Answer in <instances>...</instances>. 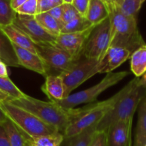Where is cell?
Returning a JSON list of instances; mask_svg holds the SVG:
<instances>
[{
	"label": "cell",
	"instance_id": "cell-1",
	"mask_svg": "<svg viewBox=\"0 0 146 146\" xmlns=\"http://www.w3.org/2000/svg\"><path fill=\"white\" fill-rule=\"evenodd\" d=\"M8 101L34 114L44 122L55 127L62 134L71 123L82 116L91 106V104L81 108L66 109L56 103L41 101L27 94L22 98Z\"/></svg>",
	"mask_w": 146,
	"mask_h": 146
},
{
	"label": "cell",
	"instance_id": "cell-2",
	"mask_svg": "<svg viewBox=\"0 0 146 146\" xmlns=\"http://www.w3.org/2000/svg\"><path fill=\"white\" fill-rule=\"evenodd\" d=\"M109 18L111 27L109 47H123L132 54L145 44L138 29L137 18L123 14L119 8L111 10Z\"/></svg>",
	"mask_w": 146,
	"mask_h": 146
},
{
	"label": "cell",
	"instance_id": "cell-3",
	"mask_svg": "<svg viewBox=\"0 0 146 146\" xmlns=\"http://www.w3.org/2000/svg\"><path fill=\"white\" fill-rule=\"evenodd\" d=\"M146 96V86L138 78L135 84L118 100L112 109L97 125V131H106L108 127L120 121L133 119L137 108Z\"/></svg>",
	"mask_w": 146,
	"mask_h": 146
},
{
	"label": "cell",
	"instance_id": "cell-4",
	"mask_svg": "<svg viewBox=\"0 0 146 146\" xmlns=\"http://www.w3.org/2000/svg\"><path fill=\"white\" fill-rule=\"evenodd\" d=\"M0 108L23 133L32 139L59 132L53 125L44 122L34 114L9 101L0 102Z\"/></svg>",
	"mask_w": 146,
	"mask_h": 146
},
{
	"label": "cell",
	"instance_id": "cell-5",
	"mask_svg": "<svg viewBox=\"0 0 146 146\" xmlns=\"http://www.w3.org/2000/svg\"><path fill=\"white\" fill-rule=\"evenodd\" d=\"M138 79V78L135 77V78L131 80L119 92L113 96L111 98L101 102L91 104L89 109L82 116L71 123L65 130L63 133L64 139L72 138L73 136L78 135L86 128L94 125H98V123L104 118V117L112 109L118 100L135 84Z\"/></svg>",
	"mask_w": 146,
	"mask_h": 146
},
{
	"label": "cell",
	"instance_id": "cell-6",
	"mask_svg": "<svg viewBox=\"0 0 146 146\" xmlns=\"http://www.w3.org/2000/svg\"><path fill=\"white\" fill-rule=\"evenodd\" d=\"M128 71H120L117 73H108L102 81L94 86L79 91L74 94H70L68 96L63 98L61 101H56L60 106L66 109L75 108L76 106L81 104H92L97 99L98 96L110 87L115 85L128 76Z\"/></svg>",
	"mask_w": 146,
	"mask_h": 146
},
{
	"label": "cell",
	"instance_id": "cell-7",
	"mask_svg": "<svg viewBox=\"0 0 146 146\" xmlns=\"http://www.w3.org/2000/svg\"><path fill=\"white\" fill-rule=\"evenodd\" d=\"M99 61L93 58H81L71 68L60 73L64 85V98L86 81L99 74Z\"/></svg>",
	"mask_w": 146,
	"mask_h": 146
},
{
	"label": "cell",
	"instance_id": "cell-8",
	"mask_svg": "<svg viewBox=\"0 0 146 146\" xmlns=\"http://www.w3.org/2000/svg\"><path fill=\"white\" fill-rule=\"evenodd\" d=\"M111 21L109 17L94 26L83 51V56L101 61L104 57L111 41Z\"/></svg>",
	"mask_w": 146,
	"mask_h": 146
},
{
	"label": "cell",
	"instance_id": "cell-9",
	"mask_svg": "<svg viewBox=\"0 0 146 146\" xmlns=\"http://www.w3.org/2000/svg\"><path fill=\"white\" fill-rule=\"evenodd\" d=\"M36 53L50 68L64 72L71 68L78 61L74 60L66 52L54 44L36 43Z\"/></svg>",
	"mask_w": 146,
	"mask_h": 146
},
{
	"label": "cell",
	"instance_id": "cell-10",
	"mask_svg": "<svg viewBox=\"0 0 146 146\" xmlns=\"http://www.w3.org/2000/svg\"><path fill=\"white\" fill-rule=\"evenodd\" d=\"M94 26L80 32L61 33L56 37L54 44L68 53L74 60L78 61L83 56L84 46Z\"/></svg>",
	"mask_w": 146,
	"mask_h": 146
},
{
	"label": "cell",
	"instance_id": "cell-11",
	"mask_svg": "<svg viewBox=\"0 0 146 146\" xmlns=\"http://www.w3.org/2000/svg\"><path fill=\"white\" fill-rule=\"evenodd\" d=\"M13 24L22 30L29 38L36 43L54 44L56 36L47 32L36 20L34 16L17 14Z\"/></svg>",
	"mask_w": 146,
	"mask_h": 146
},
{
	"label": "cell",
	"instance_id": "cell-12",
	"mask_svg": "<svg viewBox=\"0 0 146 146\" xmlns=\"http://www.w3.org/2000/svg\"><path fill=\"white\" fill-rule=\"evenodd\" d=\"M133 119L120 121L107 129V146H127L131 142Z\"/></svg>",
	"mask_w": 146,
	"mask_h": 146
},
{
	"label": "cell",
	"instance_id": "cell-13",
	"mask_svg": "<svg viewBox=\"0 0 146 146\" xmlns=\"http://www.w3.org/2000/svg\"><path fill=\"white\" fill-rule=\"evenodd\" d=\"M131 55V53L123 47H109L104 58L98 63L99 74L111 73L126 61Z\"/></svg>",
	"mask_w": 146,
	"mask_h": 146
},
{
	"label": "cell",
	"instance_id": "cell-14",
	"mask_svg": "<svg viewBox=\"0 0 146 146\" xmlns=\"http://www.w3.org/2000/svg\"><path fill=\"white\" fill-rule=\"evenodd\" d=\"M13 46L19 66L24 67L45 77L48 75L49 68L38 54L14 44Z\"/></svg>",
	"mask_w": 146,
	"mask_h": 146
},
{
	"label": "cell",
	"instance_id": "cell-15",
	"mask_svg": "<svg viewBox=\"0 0 146 146\" xmlns=\"http://www.w3.org/2000/svg\"><path fill=\"white\" fill-rule=\"evenodd\" d=\"M0 29L14 45L37 54L34 41L27 34L14 24L7 27H0Z\"/></svg>",
	"mask_w": 146,
	"mask_h": 146
},
{
	"label": "cell",
	"instance_id": "cell-16",
	"mask_svg": "<svg viewBox=\"0 0 146 146\" xmlns=\"http://www.w3.org/2000/svg\"><path fill=\"white\" fill-rule=\"evenodd\" d=\"M41 90L51 102H56L64 98V85L59 74L46 76Z\"/></svg>",
	"mask_w": 146,
	"mask_h": 146
},
{
	"label": "cell",
	"instance_id": "cell-17",
	"mask_svg": "<svg viewBox=\"0 0 146 146\" xmlns=\"http://www.w3.org/2000/svg\"><path fill=\"white\" fill-rule=\"evenodd\" d=\"M109 17V11L103 0H89L85 17L96 25Z\"/></svg>",
	"mask_w": 146,
	"mask_h": 146
},
{
	"label": "cell",
	"instance_id": "cell-18",
	"mask_svg": "<svg viewBox=\"0 0 146 146\" xmlns=\"http://www.w3.org/2000/svg\"><path fill=\"white\" fill-rule=\"evenodd\" d=\"M0 60L7 66L19 67L14 46L0 29Z\"/></svg>",
	"mask_w": 146,
	"mask_h": 146
},
{
	"label": "cell",
	"instance_id": "cell-19",
	"mask_svg": "<svg viewBox=\"0 0 146 146\" xmlns=\"http://www.w3.org/2000/svg\"><path fill=\"white\" fill-rule=\"evenodd\" d=\"M146 98V97H145ZM143 98L139 105L138 123L135 130V141L133 146H145L146 144V99Z\"/></svg>",
	"mask_w": 146,
	"mask_h": 146
},
{
	"label": "cell",
	"instance_id": "cell-20",
	"mask_svg": "<svg viewBox=\"0 0 146 146\" xmlns=\"http://www.w3.org/2000/svg\"><path fill=\"white\" fill-rule=\"evenodd\" d=\"M131 69L135 77L142 76L146 71V44L137 48L131 55Z\"/></svg>",
	"mask_w": 146,
	"mask_h": 146
},
{
	"label": "cell",
	"instance_id": "cell-21",
	"mask_svg": "<svg viewBox=\"0 0 146 146\" xmlns=\"http://www.w3.org/2000/svg\"><path fill=\"white\" fill-rule=\"evenodd\" d=\"M34 17L42 28H44L50 34L56 37L61 34V31L64 27V24H62V22L58 21V20L51 17L49 14L47 12L40 13L37 14Z\"/></svg>",
	"mask_w": 146,
	"mask_h": 146
},
{
	"label": "cell",
	"instance_id": "cell-22",
	"mask_svg": "<svg viewBox=\"0 0 146 146\" xmlns=\"http://www.w3.org/2000/svg\"><path fill=\"white\" fill-rule=\"evenodd\" d=\"M97 125H94L72 138L64 139V141H66L64 146H90Z\"/></svg>",
	"mask_w": 146,
	"mask_h": 146
},
{
	"label": "cell",
	"instance_id": "cell-23",
	"mask_svg": "<svg viewBox=\"0 0 146 146\" xmlns=\"http://www.w3.org/2000/svg\"><path fill=\"white\" fill-rule=\"evenodd\" d=\"M1 125L8 135L10 146H24V135L9 118Z\"/></svg>",
	"mask_w": 146,
	"mask_h": 146
},
{
	"label": "cell",
	"instance_id": "cell-24",
	"mask_svg": "<svg viewBox=\"0 0 146 146\" xmlns=\"http://www.w3.org/2000/svg\"><path fill=\"white\" fill-rule=\"evenodd\" d=\"M17 16L16 11L11 7V0H0V27L12 24Z\"/></svg>",
	"mask_w": 146,
	"mask_h": 146
},
{
	"label": "cell",
	"instance_id": "cell-25",
	"mask_svg": "<svg viewBox=\"0 0 146 146\" xmlns=\"http://www.w3.org/2000/svg\"><path fill=\"white\" fill-rule=\"evenodd\" d=\"M93 26H94V24H91L85 17L80 16L78 18L64 24L62 29H61V33L66 34V33L80 32V31L88 29Z\"/></svg>",
	"mask_w": 146,
	"mask_h": 146
},
{
	"label": "cell",
	"instance_id": "cell-26",
	"mask_svg": "<svg viewBox=\"0 0 146 146\" xmlns=\"http://www.w3.org/2000/svg\"><path fill=\"white\" fill-rule=\"evenodd\" d=\"M0 91L7 94L10 100L19 99L25 96L14 83L9 77H0Z\"/></svg>",
	"mask_w": 146,
	"mask_h": 146
},
{
	"label": "cell",
	"instance_id": "cell-27",
	"mask_svg": "<svg viewBox=\"0 0 146 146\" xmlns=\"http://www.w3.org/2000/svg\"><path fill=\"white\" fill-rule=\"evenodd\" d=\"M36 146H61L64 142V135L60 132L33 138Z\"/></svg>",
	"mask_w": 146,
	"mask_h": 146
},
{
	"label": "cell",
	"instance_id": "cell-28",
	"mask_svg": "<svg viewBox=\"0 0 146 146\" xmlns=\"http://www.w3.org/2000/svg\"><path fill=\"white\" fill-rule=\"evenodd\" d=\"M145 1V0H124L120 10L125 15L137 18V15Z\"/></svg>",
	"mask_w": 146,
	"mask_h": 146
},
{
	"label": "cell",
	"instance_id": "cell-29",
	"mask_svg": "<svg viewBox=\"0 0 146 146\" xmlns=\"http://www.w3.org/2000/svg\"><path fill=\"white\" fill-rule=\"evenodd\" d=\"M37 9H38V0H27L15 11L17 14L35 16L37 14Z\"/></svg>",
	"mask_w": 146,
	"mask_h": 146
},
{
	"label": "cell",
	"instance_id": "cell-30",
	"mask_svg": "<svg viewBox=\"0 0 146 146\" xmlns=\"http://www.w3.org/2000/svg\"><path fill=\"white\" fill-rule=\"evenodd\" d=\"M63 7H64V11L61 17V22L64 25L81 16L76 9L73 6V4H64Z\"/></svg>",
	"mask_w": 146,
	"mask_h": 146
},
{
	"label": "cell",
	"instance_id": "cell-31",
	"mask_svg": "<svg viewBox=\"0 0 146 146\" xmlns=\"http://www.w3.org/2000/svg\"><path fill=\"white\" fill-rule=\"evenodd\" d=\"M90 146H107L106 131H96Z\"/></svg>",
	"mask_w": 146,
	"mask_h": 146
},
{
	"label": "cell",
	"instance_id": "cell-32",
	"mask_svg": "<svg viewBox=\"0 0 146 146\" xmlns=\"http://www.w3.org/2000/svg\"><path fill=\"white\" fill-rule=\"evenodd\" d=\"M56 4L52 1L51 0H38V9L37 14L40 13L48 12L49 10L56 7Z\"/></svg>",
	"mask_w": 146,
	"mask_h": 146
},
{
	"label": "cell",
	"instance_id": "cell-33",
	"mask_svg": "<svg viewBox=\"0 0 146 146\" xmlns=\"http://www.w3.org/2000/svg\"><path fill=\"white\" fill-rule=\"evenodd\" d=\"M88 2H89V0H74L72 4L81 16L85 17Z\"/></svg>",
	"mask_w": 146,
	"mask_h": 146
},
{
	"label": "cell",
	"instance_id": "cell-34",
	"mask_svg": "<svg viewBox=\"0 0 146 146\" xmlns=\"http://www.w3.org/2000/svg\"><path fill=\"white\" fill-rule=\"evenodd\" d=\"M63 4L54 7V8L51 9V10H49V11L47 12L48 14H49L51 17H53L54 19L58 20V21H61V17H62V15H63V11H64V7H63Z\"/></svg>",
	"mask_w": 146,
	"mask_h": 146
},
{
	"label": "cell",
	"instance_id": "cell-35",
	"mask_svg": "<svg viewBox=\"0 0 146 146\" xmlns=\"http://www.w3.org/2000/svg\"><path fill=\"white\" fill-rule=\"evenodd\" d=\"M103 1L105 3L108 11L110 12L113 9L121 8L124 0H103Z\"/></svg>",
	"mask_w": 146,
	"mask_h": 146
},
{
	"label": "cell",
	"instance_id": "cell-36",
	"mask_svg": "<svg viewBox=\"0 0 146 146\" xmlns=\"http://www.w3.org/2000/svg\"><path fill=\"white\" fill-rule=\"evenodd\" d=\"M0 146H10L8 135L2 125H0Z\"/></svg>",
	"mask_w": 146,
	"mask_h": 146
},
{
	"label": "cell",
	"instance_id": "cell-37",
	"mask_svg": "<svg viewBox=\"0 0 146 146\" xmlns=\"http://www.w3.org/2000/svg\"><path fill=\"white\" fill-rule=\"evenodd\" d=\"M8 69L7 66L0 60V77H8Z\"/></svg>",
	"mask_w": 146,
	"mask_h": 146
},
{
	"label": "cell",
	"instance_id": "cell-38",
	"mask_svg": "<svg viewBox=\"0 0 146 146\" xmlns=\"http://www.w3.org/2000/svg\"><path fill=\"white\" fill-rule=\"evenodd\" d=\"M27 0H11V7L16 10L19 7H21L24 3H25Z\"/></svg>",
	"mask_w": 146,
	"mask_h": 146
},
{
	"label": "cell",
	"instance_id": "cell-39",
	"mask_svg": "<svg viewBox=\"0 0 146 146\" xmlns=\"http://www.w3.org/2000/svg\"><path fill=\"white\" fill-rule=\"evenodd\" d=\"M24 138H25V141H24V146H36L35 143H34V141H33L32 138H31L30 137H29L28 135H25V134H24Z\"/></svg>",
	"mask_w": 146,
	"mask_h": 146
},
{
	"label": "cell",
	"instance_id": "cell-40",
	"mask_svg": "<svg viewBox=\"0 0 146 146\" xmlns=\"http://www.w3.org/2000/svg\"><path fill=\"white\" fill-rule=\"evenodd\" d=\"M7 120H8V118L6 115V114L4 113V111H2V109L0 108V125H1L4 122H6Z\"/></svg>",
	"mask_w": 146,
	"mask_h": 146
},
{
	"label": "cell",
	"instance_id": "cell-41",
	"mask_svg": "<svg viewBox=\"0 0 146 146\" xmlns=\"http://www.w3.org/2000/svg\"><path fill=\"white\" fill-rule=\"evenodd\" d=\"M10 98L7 95V94H4L0 91V102H3V101H9Z\"/></svg>",
	"mask_w": 146,
	"mask_h": 146
},
{
	"label": "cell",
	"instance_id": "cell-42",
	"mask_svg": "<svg viewBox=\"0 0 146 146\" xmlns=\"http://www.w3.org/2000/svg\"><path fill=\"white\" fill-rule=\"evenodd\" d=\"M140 81H141V83L143 85L146 86V71L144 73L143 75L142 76V78H140Z\"/></svg>",
	"mask_w": 146,
	"mask_h": 146
},
{
	"label": "cell",
	"instance_id": "cell-43",
	"mask_svg": "<svg viewBox=\"0 0 146 146\" xmlns=\"http://www.w3.org/2000/svg\"><path fill=\"white\" fill-rule=\"evenodd\" d=\"M52 1H54L55 4H56L57 5H61V4H64L62 0H51Z\"/></svg>",
	"mask_w": 146,
	"mask_h": 146
},
{
	"label": "cell",
	"instance_id": "cell-44",
	"mask_svg": "<svg viewBox=\"0 0 146 146\" xmlns=\"http://www.w3.org/2000/svg\"><path fill=\"white\" fill-rule=\"evenodd\" d=\"M64 4H72L74 0H62Z\"/></svg>",
	"mask_w": 146,
	"mask_h": 146
},
{
	"label": "cell",
	"instance_id": "cell-45",
	"mask_svg": "<svg viewBox=\"0 0 146 146\" xmlns=\"http://www.w3.org/2000/svg\"><path fill=\"white\" fill-rule=\"evenodd\" d=\"M127 146H133L132 142H131V143H129V144H128V145H127Z\"/></svg>",
	"mask_w": 146,
	"mask_h": 146
},
{
	"label": "cell",
	"instance_id": "cell-46",
	"mask_svg": "<svg viewBox=\"0 0 146 146\" xmlns=\"http://www.w3.org/2000/svg\"><path fill=\"white\" fill-rule=\"evenodd\" d=\"M145 146H146V144H145Z\"/></svg>",
	"mask_w": 146,
	"mask_h": 146
},
{
	"label": "cell",
	"instance_id": "cell-47",
	"mask_svg": "<svg viewBox=\"0 0 146 146\" xmlns=\"http://www.w3.org/2000/svg\"><path fill=\"white\" fill-rule=\"evenodd\" d=\"M145 99H146V98H145Z\"/></svg>",
	"mask_w": 146,
	"mask_h": 146
}]
</instances>
